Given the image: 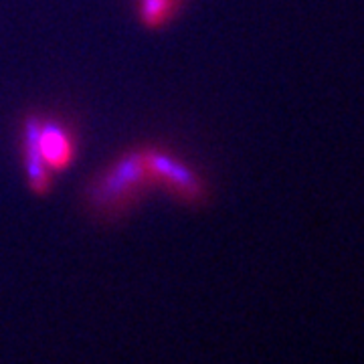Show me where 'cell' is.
Returning <instances> with one entry per match:
<instances>
[{"label": "cell", "mask_w": 364, "mask_h": 364, "mask_svg": "<svg viewBox=\"0 0 364 364\" xmlns=\"http://www.w3.org/2000/svg\"><path fill=\"white\" fill-rule=\"evenodd\" d=\"M16 144L28 193L47 198L57 176L77 164L83 138L77 119L65 112L28 107L16 122Z\"/></svg>", "instance_id": "1"}, {"label": "cell", "mask_w": 364, "mask_h": 364, "mask_svg": "<svg viewBox=\"0 0 364 364\" xmlns=\"http://www.w3.org/2000/svg\"><path fill=\"white\" fill-rule=\"evenodd\" d=\"M154 191L156 178L148 166L142 140L124 146L91 170L79 186V207L91 223L116 227L128 221Z\"/></svg>", "instance_id": "2"}, {"label": "cell", "mask_w": 364, "mask_h": 364, "mask_svg": "<svg viewBox=\"0 0 364 364\" xmlns=\"http://www.w3.org/2000/svg\"><path fill=\"white\" fill-rule=\"evenodd\" d=\"M144 150L156 178L158 193L188 210H205L213 205V182L195 160L162 140H144Z\"/></svg>", "instance_id": "3"}, {"label": "cell", "mask_w": 364, "mask_h": 364, "mask_svg": "<svg viewBox=\"0 0 364 364\" xmlns=\"http://www.w3.org/2000/svg\"><path fill=\"white\" fill-rule=\"evenodd\" d=\"M191 0H132L136 23L148 33H162L174 25Z\"/></svg>", "instance_id": "4"}]
</instances>
